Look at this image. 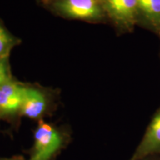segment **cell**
Segmentation results:
<instances>
[{
  "label": "cell",
  "instance_id": "cell-1",
  "mask_svg": "<svg viewBox=\"0 0 160 160\" xmlns=\"http://www.w3.org/2000/svg\"><path fill=\"white\" fill-rule=\"evenodd\" d=\"M60 133L43 120L39 122L34 133V143L30 160H50L62 145Z\"/></svg>",
  "mask_w": 160,
  "mask_h": 160
},
{
  "label": "cell",
  "instance_id": "cell-2",
  "mask_svg": "<svg viewBox=\"0 0 160 160\" xmlns=\"http://www.w3.org/2000/svg\"><path fill=\"white\" fill-rule=\"evenodd\" d=\"M106 17L120 31L131 32L137 25L139 0H100Z\"/></svg>",
  "mask_w": 160,
  "mask_h": 160
},
{
  "label": "cell",
  "instance_id": "cell-3",
  "mask_svg": "<svg viewBox=\"0 0 160 160\" xmlns=\"http://www.w3.org/2000/svg\"><path fill=\"white\" fill-rule=\"evenodd\" d=\"M55 8L65 17L99 22L106 14L100 0H58Z\"/></svg>",
  "mask_w": 160,
  "mask_h": 160
},
{
  "label": "cell",
  "instance_id": "cell-4",
  "mask_svg": "<svg viewBox=\"0 0 160 160\" xmlns=\"http://www.w3.org/2000/svg\"><path fill=\"white\" fill-rule=\"evenodd\" d=\"M160 154V106L152 116L141 142L129 160Z\"/></svg>",
  "mask_w": 160,
  "mask_h": 160
},
{
  "label": "cell",
  "instance_id": "cell-5",
  "mask_svg": "<svg viewBox=\"0 0 160 160\" xmlns=\"http://www.w3.org/2000/svg\"><path fill=\"white\" fill-rule=\"evenodd\" d=\"M25 89L13 79L0 88V117H10L20 111Z\"/></svg>",
  "mask_w": 160,
  "mask_h": 160
},
{
  "label": "cell",
  "instance_id": "cell-6",
  "mask_svg": "<svg viewBox=\"0 0 160 160\" xmlns=\"http://www.w3.org/2000/svg\"><path fill=\"white\" fill-rule=\"evenodd\" d=\"M137 25L160 37V0L138 1Z\"/></svg>",
  "mask_w": 160,
  "mask_h": 160
},
{
  "label": "cell",
  "instance_id": "cell-7",
  "mask_svg": "<svg viewBox=\"0 0 160 160\" xmlns=\"http://www.w3.org/2000/svg\"><path fill=\"white\" fill-rule=\"evenodd\" d=\"M47 107V99L42 92L33 88L26 87L20 113L31 119H38Z\"/></svg>",
  "mask_w": 160,
  "mask_h": 160
},
{
  "label": "cell",
  "instance_id": "cell-8",
  "mask_svg": "<svg viewBox=\"0 0 160 160\" xmlns=\"http://www.w3.org/2000/svg\"><path fill=\"white\" fill-rule=\"evenodd\" d=\"M17 44V39L0 22V59L8 57L10 52Z\"/></svg>",
  "mask_w": 160,
  "mask_h": 160
},
{
  "label": "cell",
  "instance_id": "cell-9",
  "mask_svg": "<svg viewBox=\"0 0 160 160\" xmlns=\"http://www.w3.org/2000/svg\"><path fill=\"white\" fill-rule=\"evenodd\" d=\"M11 79L8 57L2 58L0 59V88Z\"/></svg>",
  "mask_w": 160,
  "mask_h": 160
},
{
  "label": "cell",
  "instance_id": "cell-10",
  "mask_svg": "<svg viewBox=\"0 0 160 160\" xmlns=\"http://www.w3.org/2000/svg\"><path fill=\"white\" fill-rule=\"evenodd\" d=\"M138 160H160V154L149 155L147 156V157L141 158V159Z\"/></svg>",
  "mask_w": 160,
  "mask_h": 160
},
{
  "label": "cell",
  "instance_id": "cell-11",
  "mask_svg": "<svg viewBox=\"0 0 160 160\" xmlns=\"http://www.w3.org/2000/svg\"><path fill=\"white\" fill-rule=\"evenodd\" d=\"M0 160H24L22 157H13V158H10V159H2Z\"/></svg>",
  "mask_w": 160,
  "mask_h": 160
},
{
  "label": "cell",
  "instance_id": "cell-12",
  "mask_svg": "<svg viewBox=\"0 0 160 160\" xmlns=\"http://www.w3.org/2000/svg\"><path fill=\"white\" fill-rule=\"evenodd\" d=\"M159 39H160V37H159ZM159 58H160V49H159Z\"/></svg>",
  "mask_w": 160,
  "mask_h": 160
}]
</instances>
